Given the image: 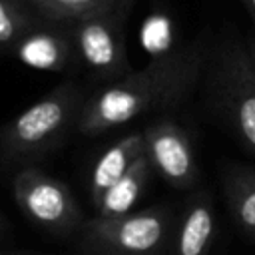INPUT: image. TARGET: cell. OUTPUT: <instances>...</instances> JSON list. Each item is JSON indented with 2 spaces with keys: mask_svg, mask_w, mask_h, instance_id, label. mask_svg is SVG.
Instances as JSON below:
<instances>
[{
  "mask_svg": "<svg viewBox=\"0 0 255 255\" xmlns=\"http://www.w3.org/2000/svg\"><path fill=\"white\" fill-rule=\"evenodd\" d=\"M207 62L203 38L157 54L143 68L106 84L86 100L78 118L82 135H100L147 112H165L183 104L199 84Z\"/></svg>",
  "mask_w": 255,
  "mask_h": 255,
  "instance_id": "1",
  "label": "cell"
},
{
  "mask_svg": "<svg viewBox=\"0 0 255 255\" xmlns=\"http://www.w3.org/2000/svg\"><path fill=\"white\" fill-rule=\"evenodd\" d=\"M207 94L245 147L255 151V66L247 40L227 36L207 52Z\"/></svg>",
  "mask_w": 255,
  "mask_h": 255,
  "instance_id": "2",
  "label": "cell"
},
{
  "mask_svg": "<svg viewBox=\"0 0 255 255\" xmlns=\"http://www.w3.org/2000/svg\"><path fill=\"white\" fill-rule=\"evenodd\" d=\"M84 104L86 96L78 84L64 82L52 88L2 128L0 151L4 159L28 161L54 149L72 124H78Z\"/></svg>",
  "mask_w": 255,
  "mask_h": 255,
  "instance_id": "3",
  "label": "cell"
},
{
  "mask_svg": "<svg viewBox=\"0 0 255 255\" xmlns=\"http://www.w3.org/2000/svg\"><path fill=\"white\" fill-rule=\"evenodd\" d=\"M175 237L165 207L129 211L118 217L96 215L82 229L86 255H165Z\"/></svg>",
  "mask_w": 255,
  "mask_h": 255,
  "instance_id": "4",
  "label": "cell"
},
{
  "mask_svg": "<svg viewBox=\"0 0 255 255\" xmlns=\"http://www.w3.org/2000/svg\"><path fill=\"white\" fill-rule=\"evenodd\" d=\"M133 0L72 24L80 62L100 80L116 82L131 72L126 50V20Z\"/></svg>",
  "mask_w": 255,
  "mask_h": 255,
  "instance_id": "5",
  "label": "cell"
},
{
  "mask_svg": "<svg viewBox=\"0 0 255 255\" xmlns=\"http://www.w3.org/2000/svg\"><path fill=\"white\" fill-rule=\"evenodd\" d=\"M12 189L16 205L32 223L58 235L80 227L82 209L72 191L54 175L38 167H24L14 175Z\"/></svg>",
  "mask_w": 255,
  "mask_h": 255,
  "instance_id": "6",
  "label": "cell"
},
{
  "mask_svg": "<svg viewBox=\"0 0 255 255\" xmlns=\"http://www.w3.org/2000/svg\"><path fill=\"white\" fill-rule=\"evenodd\" d=\"M145 155L153 169L175 187H189L197 179L195 155L185 129L161 118L143 129Z\"/></svg>",
  "mask_w": 255,
  "mask_h": 255,
  "instance_id": "7",
  "label": "cell"
},
{
  "mask_svg": "<svg viewBox=\"0 0 255 255\" xmlns=\"http://www.w3.org/2000/svg\"><path fill=\"white\" fill-rule=\"evenodd\" d=\"M12 52L22 64L48 72H64L80 60L72 24L48 22L44 18L16 44Z\"/></svg>",
  "mask_w": 255,
  "mask_h": 255,
  "instance_id": "8",
  "label": "cell"
},
{
  "mask_svg": "<svg viewBox=\"0 0 255 255\" xmlns=\"http://www.w3.org/2000/svg\"><path fill=\"white\" fill-rule=\"evenodd\" d=\"M145 153L143 131H131L118 141H114L96 161L90 179V197L94 207L104 199V195L129 171V167Z\"/></svg>",
  "mask_w": 255,
  "mask_h": 255,
  "instance_id": "9",
  "label": "cell"
},
{
  "mask_svg": "<svg viewBox=\"0 0 255 255\" xmlns=\"http://www.w3.org/2000/svg\"><path fill=\"white\" fill-rule=\"evenodd\" d=\"M215 237V215L207 195H195L175 229L171 255H209Z\"/></svg>",
  "mask_w": 255,
  "mask_h": 255,
  "instance_id": "10",
  "label": "cell"
},
{
  "mask_svg": "<svg viewBox=\"0 0 255 255\" xmlns=\"http://www.w3.org/2000/svg\"><path fill=\"white\" fill-rule=\"evenodd\" d=\"M153 171L155 169H153L151 161L143 153L129 167V171L104 195V199L96 207V213L102 217H118V215L129 213L131 207L139 201V197H141Z\"/></svg>",
  "mask_w": 255,
  "mask_h": 255,
  "instance_id": "11",
  "label": "cell"
},
{
  "mask_svg": "<svg viewBox=\"0 0 255 255\" xmlns=\"http://www.w3.org/2000/svg\"><path fill=\"white\" fill-rule=\"evenodd\" d=\"M229 211L247 235L255 237V167H231L223 173Z\"/></svg>",
  "mask_w": 255,
  "mask_h": 255,
  "instance_id": "12",
  "label": "cell"
},
{
  "mask_svg": "<svg viewBox=\"0 0 255 255\" xmlns=\"http://www.w3.org/2000/svg\"><path fill=\"white\" fill-rule=\"evenodd\" d=\"M126 0H28L34 12L48 22L76 24L90 16L110 12Z\"/></svg>",
  "mask_w": 255,
  "mask_h": 255,
  "instance_id": "13",
  "label": "cell"
},
{
  "mask_svg": "<svg viewBox=\"0 0 255 255\" xmlns=\"http://www.w3.org/2000/svg\"><path fill=\"white\" fill-rule=\"evenodd\" d=\"M40 22L42 18L34 12L28 0H0V48L14 50Z\"/></svg>",
  "mask_w": 255,
  "mask_h": 255,
  "instance_id": "14",
  "label": "cell"
},
{
  "mask_svg": "<svg viewBox=\"0 0 255 255\" xmlns=\"http://www.w3.org/2000/svg\"><path fill=\"white\" fill-rule=\"evenodd\" d=\"M243 6H245L247 14L251 16V20H253V24H255V0H243Z\"/></svg>",
  "mask_w": 255,
  "mask_h": 255,
  "instance_id": "15",
  "label": "cell"
},
{
  "mask_svg": "<svg viewBox=\"0 0 255 255\" xmlns=\"http://www.w3.org/2000/svg\"><path fill=\"white\" fill-rule=\"evenodd\" d=\"M10 231V225H8V221H6V217L2 215V211H0V241H2V237H6V233Z\"/></svg>",
  "mask_w": 255,
  "mask_h": 255,
  "instance_id": "16",
  "label": "cell"
},
{
  "mask_svg": "<svg viewBox=\"0 0 255 255\" xmlns=\"http://www.w3.org/2000/svg\"><path fill=\"white\" fill-rule=\"evenodd\" d=\"M247 46H249V52H251V58H253V66H255V36L247 40Z\"/></svg>",
  "mask_w": 255,
  "mask_h": 255,
  "instance_id": "17",
  "label": "cell"
},
{
  "mask_svg": "<svg viewBox=\"0 0 255 255\" xmlns=\"http://www.w3.org/2000/svg\"><path fill=\"white\" fill-rule=\"evenodd\" d=\"M0 255H38V253H30V251H0Z\"/></svg>",
  "mask_w": 255,
  "mask_h": 255,
  "instance_id": "18",
  "label": "cell"
}]
</instances>
